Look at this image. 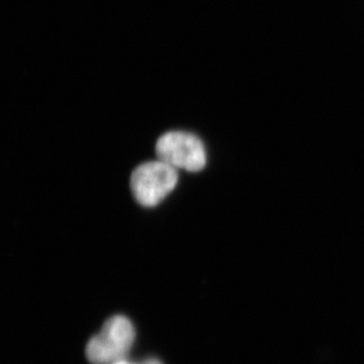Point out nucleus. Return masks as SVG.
Instances as JSON below:
<instances>
[{
	"label": "nucleus",
	"instance_id": "nucleus-2",
	"mask_svg": "<svg viewBox=\"0 0 364 364\" xmlns=\"http://www.w3.org/2000/svg\"><path fill=\"white\" fill-rule=\"evenodd\" d=\"M178 181V169L156 160L144 162L134 169L130 187L137 203L151 208L162 203L174 191Z\"/></svg>",
	"mask_w": 364,
	"mask_h": 364
},
{
	"label": "nucleus",
	"instance_id": "nucleus-1",
	"mask_svg": "<svg viewBox=\"0 0 364 364\" xmlns=\"http://www.w3.org/2000/svg\"><path fill=\"white\" fill-rule=\"evenodd\" d=\"M136 331L126 316H112L101 331L92 337L85 348V355L92 364H115L126 360L133 348Z\"/></svg>",
	"mask_w": 364,
	"mask_h": 364
},
{
	"label": "nucleus",
	"instance_id": "nucleus-3",
	"mask_svg": "<svg viewBox=\"0 0 364 364\" xmlns=\"http://www.w3.org/2000/svg\"><path fill=\"white\" fill-rule=\"evenodd\" d=\"M155 151L160 161L189 173L203 171L207 164L203 141L187 132L173 130L164 134L156 142Z\"/></svg>",
	"mask_w": 364,
	"mask_h": 364
},
{
	"label": "nucleus",
	"instance_id": "nucleus-4",
	"mask_svg": "<svg viewBox=\"0 0 364 364\" xmlns=\"http://www.w3.org/2000/svg\"><path fill=\"white\" fill-rule=\"evenodd\" d=\"M115 364H164L161 361H159L156 358H147V360H144V361L134 362L130 361L128 358L126 360H122V361L117 362Z\"/></svg>",
	"mask_w": 364,
	"mask_h": 364
}]
</instances>
